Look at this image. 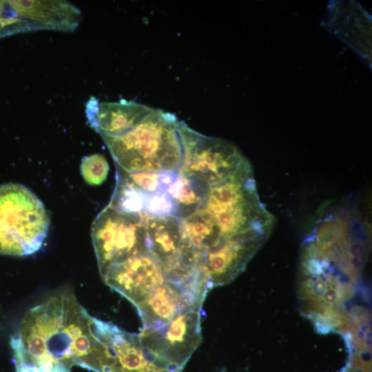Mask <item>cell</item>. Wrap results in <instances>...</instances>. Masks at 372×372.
I'll list each match as a JSON object with an SVG mask.
<instances>
[{
	"instance_id": "obj_6",
	"label": "cell",
	"mask_w": 372,
	"mask_h": 372,
	"mask_svg": "<svg viewBox=\"0 0 372 372\" xmlns=\"http://www.w3.org/2000/svg\"><path fill=\"white\" fill-rule=\"evenodd\" d=\"M182 136L184 158L178 172L194 177L209 187L251 165L231 142L203 135L183 122Z\"/></svg>"
},
{
	"instance_id": "obj_9",
	"label": "cell",
	"mask_w": 372,
	"mask_h": 372,
	"mask_svg": "<svg viewBox=\"0 0 372 372\" xmlns=\"http://www.w3.org/2000/svg\"><path fill=\"white\" fill-rule=\"evenodd\" d=\"M135 307L143 329H152L169 322L185 311L200 310L202 304L180 286L165 280Z\"/></svg>"
},
{
	"instance_id": "obj_5",
	"label": "cell",
	"mask_w": 372,
	"mask_h": 372,
	"mask_svg": "<svg viewBox=\"0 0 372 372\" xmlns=\"http://www.w3.org/2000/svg\"><path fill=\"white\" fill-rule=\"evenodd\" d=\"M146 215L107 205L92 225V239L100 274L127 258L147 251Z\"/></svg>"
},
{
	"instance_id": "obj_2",
	"label": "cell",
	"mask_w": 372,
	"mask_h": 372,
	"mask_svg": "<svg viewBox=\"0 0 372 372\" xmlns=\"http://www.w3.org/2000/svg\"><path fill=\"white\" fill-rule=\"evenodd\" d=\"M370 231L364 214L353 205L330 210L304 241L300 278L354 288L368 258Z\"/></svg>"
},
{
	"instance_id": "obj_11",
	"label": "cell",
	"mask_w": 372,
	"mask_h": 372,
	"mask_svg": "<svg viewBox=\"0 0 372 372\" xmlns=\"http://www.w3.org/2000/svg\"><path fill=\"white\" fill-rule=\"evenodd\" d=\"M7 2L18 17L32 22L39 30L73 32L81 21V10L67 1L12 0Z\"/></svg>"
},
{
	"instance_id": "obj_15",
	"label": "cell",
	"mask_w": 372,
	"mask_h": 372,
	"mask_svg": "<svg viewBox=\"0 0 372 372\" xmlns=\"http://www.w3.org/2000/svg\"><path fill=\"white\" fill-rule=\"evenodd\" d=\"M108 171V163L101 154L85 156L81 161V172L89 185H101L106 179Z\"/></svg>"
},
{
	"instance_id": "obj_14",
	"label": "cell",
	"mask_w": 372,
	"mask_h": 372,
	"mask_svg": "<svg viewBox=\"0 0 372 372\" xmlns=\"http://www.w3.org/2000/svg\"><path fill=\"white\" fill-rule=\"evenodd\" d=\"M178 172H128L116 167V181L146 195L169 192Z\"/></svg>"
},
{
	"instance_id": "obj_4",
	"label": "cell",
	"mask_w": 372,
	"mask_h": 372,
	"mask_svg": "<svg viewBox=\"0 0 372 372\" xmlns=\"http://www.w3.org/2000/svg\"><path fill=\"white\" fill-rule=\"evenodd\" d=\"M49 227L43 203L18 183L0 186V254L24 256L41 247Z\"/></svg>"
},
{
	"instance_id": "obj_16",
	"label": "cell",
	"mask_w": 372,
	"mask_h": 372,
	"mask_svg": "<svg viewBox=\"0 0 372 372\" xmlns=\"http://www.w3.org/2000/svg\"><path fill=\"white\" fill-rule=\"evenodd\" d=\"M7 1H0V17H3Z\"/></svg>"
},
{
	"instance_id": "obj_3",
	"label": "cell",
	"mask_w": 372,
	"mask_h": 372,
	"mask_svg": "<svg viewBox=\"0 0 372 372\" xmlns=\"http://www.w3.org/2000/svg\"><path fill=\"white\" fill-rule=\"evenodd\" d=\"M183 121L154 109L123 134L101 136L116 166L128 172H178L184 158Z\"/></svg>"
},
{
	"instance_id": "obj_13",
	"label": "cell",
	"mask_w": 372,
	"mask_h": 372,
	"mask_svg": "<svg viewBox=\"0 0 372 372\" xmlns=\"http://www.w3.org/2000/svg\"><path fill=\"white\" fill-rule=\"evenodd\" d=\"M210 187L197 178L178 172L170 192L176 216L183 218L198 211L205 203Z\"/></svg>"
},
{
	"instance_id": "obj_7",
	"label": "cell",
	"mask_w": 372,
	"mask_h": 372,
	"mask_svg": "<svg viewBox=\"0 0 372 372\" xmlns=\"http://www.w3.org/2000/svg\"><path fill=\"white\" fill-rule=\"evenodd\" d=\"M138 336L149 364L164 371L170 364L184 367L202 342L200 310L181 313L158 327L143 329Z\"/></svg>"
},
{
	"instance_id": "obj_8",
	"label": "cell",
	"mask_w": 372,
	"mask_h": 372,
	"mask_svg": "<svg viewBox=\"0 0 372 372\" xmlns=\"http://www.w3.org/2000/svg\"><path fill=\"white\" fill-rule=\"evenodd\" d=\"M101 276L105 285L134 306L165 281L160 263L148 251L109 267Z\"/></svg>"
},
{
	"instance_id": "obj_10",
	"label": "cell",
	"mask_w": 372,
	"mask_h": 372,
	"mask_svg": "<svg viewBox=\"0 0 372 372\" xmlns=\"http://www.w3.org/2000/svg\"><path fill=\"white\" fill-rule=\"evenodd\" d=\"M152 110L125 100L99 103L92 96L86 104L85 112L90 126L101 136H116L134 127Z\"/></svg>"
},
{
	"instance_id": "obj_1",
	"label": "cell",
	"mask_w": 372,
	"mask_h": 372,
	"mask_svg": "<svg viewBox=\"0 0 372 372\" xmlns=\"http://www.w3.org/2000/svg\"><path fill=\"white\" fill-rule=\"evenodd\" d=\"M14 358L54 372L74 364L99 372L104 343L94 317L69 293H60L30 309L10 338Z\"/></svg>"
},
{
	"instance_id": "obj_12",
	"label": "cell",
	"mask_w": 372,
	"mask_h": 372,
	"mask_svg": "<svg viewBox=\"0 0 372 372\" xmlns=\"http://www.w3.org/2000/svg\"><path fill=\"white\" fill-rule=\"evenodd\" d=\"M181 220L183 245L203 259L207 250L234 237L225 236L216 222L202 209Z\"/></svg>"
}]
</instances>
